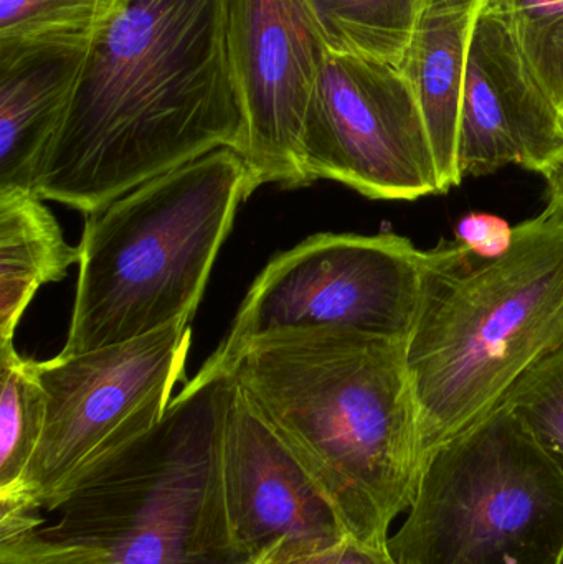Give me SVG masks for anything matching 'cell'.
Returning a JSON list of instances; mask_svg holds the SVG:
<instances>
[{
  "mask_svg": "<svg viewBox=\"0 0 563 564\" xmlns=\"http://www.w3.org/2000/svg\"><path fill=\"white\" fill-rule=\"evenodd\" d=\"M485 0H422L400 72L409 79L429 131L443 192L462 184L459 112L473 25Z\"/></svg>",
  "mask_w": 563,
  "mask_h": 564,
  "instance_id": "cell-14",
  "label": "cell"
},
{
  "mask_svg": "<svg viewBox=\"0 0 563 564\" xmlns=\"http://www.w3.org/2000/svg\"><path fill=\"white\" fill-rule=\"evenodd\" d=\"M191 321L75 357L35 361L46 397L42 440L26 476L33 509L55 512L69 494L164 416L184 378Z\"/></svg>",
  "mask_w": 563,
  "mask_h": 564,
  "instance_id": "cell-8",
  "label": "cell"
},
{
  "mask_svg": "<svg viewBox=\"0 0 563 564\" xmlns=\"http://www.w3.org/2000/svg\"><path fill=\"white\" fill-rule=\"evenodd\" d=\"M515 228L496 215L472 214L456 227V240L469 248L476 257L492 260L509 250Z\"/></svg>",
  "mask_w": 563,
  "mask_h": 564,
  "instance_id": "cell-22",
  "label": "cell"
},
{
  "mask_svg": "<svg viewBox=\"0 0 563 564\" xmlns=\"http://www.w3.org/2000/svg\"><path fill=\"white\" fill-rule=\"evenodd\" d=\"M257 564H397L390 555L389 546H372L357 540L346 539L331 549L303 555L260 556Z\"/></svg>",
  "mask_w": 563,
  "mask_h": 564,
  "instance_id": "cell-21",
  "label": "cell"
},
{
  "mask_svg": "<svg viewBox=\"0 0 563 564\" xmlns=\"http://www.w3.org/2000/svg\"><path fill=\"white\" fill-rule=\"evenodd\" d=\"M129 0H0V42L98 39Z\"/></svg>",
  "mask_w": 563,
  "mask_h": 564,
  "instance_id": "cell-18",
  "label": "cell"
},
{
  "mask_svg": "<svg viewBox=\"0 0 563 564\" xmlns=\"http://www.w3.org/2000/svg\"><path fill=\"white\" fill-rule=\"evenodd\" d=\"M541 174L548 181L549 200L535 220L551 230H563V154Z\"/></svg>",
  "mask_w": 563,
  "mask_h": 564,
  "instance_id": "cell-23",
  "label": "cell"
},
{
  "mask_svg": "<svg viewBox=\"0 0 563 564\" xmlns=\"http://www.w3.org/2000/svg\"><path fill=\"white\" fill-rule=\"evenodd\" d=\"M0 564H6V563H0Z\"/></svg>",
  "mask_w": 563,
  "mask_h": 564,
  "instance_id": "cell-24",
  "label": "cell"
},
{
  "mask_svg": "<svg viewBox=\"0 0 563 564\" xmlns=\"http://www.w3.org/2000/svg\"><path fill=\"white\" fill-rule=\"evenodd\" d=\"M237 383L197 375L162 420L86 477L53 523L0 530L6 564H257L225 506V427Z\"/></svg>",
  "mask_w": 563,
  "mask_h": 564,
  "instance_id": "cell-3",
  "label": "cell"
},
{
  "mask_svg": "<svg viewBox=\"0 0 563 564\" xmlns=\"http://www.w3.org/2000/svg\"><path fill=\"white\" fill-rule=\"evenodd\" d=\"M301 158L311 182L372 200L445 194L415 93L386 63L326 52Z\"/></svg>",
  "mask_w": 563,
  "mask_h": 564,
  "instance_id": "cell-9",
  "label": "cell"
},
{
  "mask_svg": "<svg viewBox=\"0 0 563 564\" xmlns=\"http://www.w3.org/2000/svg\"><path fill=\"white\" fill-rule=\"evenodd\" d=\"M509 30L563 119V0H496Z\"/></svg>",
  "mask_w": 563,
  "mask_h": 564,
  "instance_id": "cell-19",
  "label": "cell"
},
{
  "mask_svg": "<svg viewBox=\"0 0 563 564\" xmlns=\"http://www.w3.org/2000/svg\"><path fill=\"white\" fill-rule=\"evenodd\" d=\"M46 397L33 360L13 341L0 344V516L40 512L26 497V476L42 440Z\"/></svg>",
  "mask_w": 563,
  "mask_h": 564,
  "instance_id": "cell-16",
  "label": "cell"
},
{
  "mask_svg": "<svg viewBox=\"0 0 563 564\" xmlns=\"http://www.w3.org/2000/svg\"><path fill=\"white\" fill-rule=\"evenodd\" d=\"M433 250L396 234H320L277 254L251 284L204 370L231 373L245 348L268 335L346 328L409 338Z\"/></svg>",
  "mask_w": 563,
  "mask_h": 564,
  "instance_id": "cell-7",
  "label": "cell"
},
{
  "mask_svg": "<svg viewBox=\"0 0 563 564\" xmlns=\"http://www.w3.org/2000/svg\"><path fill=\"white\" fill-rule=\"evenodd\" d=\"M98 39L0 42V191L35 192Z\"/></svg>",
  "mask_w": 563,
  "mask_h": 564,
  "instance_id": "cell-13",
  "label": "cell"
},
{
  "mask_svg": "<svg viewBox=\"0 0 563 564\" xmlns=\"http://www.w3.org/2000/svg\"><path fill=\"white\" fill-rule=\"evenodd\" d=\"M231 375L344 533L389 546L423 473L407 338L281 332L248 345Z\"/></svg>",
  "mask_w": 563,
  "mask_h": 564,
  "instance_id": "cell-2",
  "label": "cell"
},
{
  "mask_svg": "<svg viewBox=\"0 0 563 564\" xmlns=\"http://www.w3.org/2000/svg\"><path fill=\"white\" fill-rule=\"evenodd\" d=\"M230 30L251 192L264 184L306 187L301 151L326 46L300 0H231Z\"/></svg>",
  "mask_w": 563,
  "mask_h": 564,
  "instance_id": "cell-10",
  "label": "cell"
},
{
  "mask_svg": "<svg viewBox=\"0 0 563 564\" xmlns=\"http://www.w3.org/2000/svg\"><path fill=\"white\" fill-rule=\"evenodd\" d=\"M327 52L402 68L422 0H300Z\"/></svg>",
  "mask_w": 563,
  "mask_h": 564,
  "instance_id": "cell-17",
  "label": "cell"
},
{
  "mask_svg": "<svg viewBox=\"0 0 563 564\" xmlns=\"http://www.w3.org/2000/svg\"><path fill=\"white\" fill-rule=\"evenodd\" d=\"M221 474L231 532L257 562L267 553L323 552L346 539L326 500L238 384L225 427Z\"/></svg>",
  "mask_w": 563,
  "mask_h": 564,
  "instance_id": "cell-12",
  "label": "cell"
},
{
  "mask_svg": "<svg viewBox=\"0 0 563 564\" xmlns=\"http://www.w3.org/2000/svg\"><path fill=\"white\" fill-rule=\"evenodd\" d=\"M78 247L66 243L52 212L35 192L0 191V344L43 285L65 280L78 264Z\"/></svg>",
  "mask_w": 563,
  "mask_h": 564,
  "instance_id": "cell-15",
  "label": "cell"
},
{
  "mask_svg": "<svg viewBox=\"0 0 563 564\" xmlns=\"http://www.w3.org/2000/svg\"><path fill=\"white\" fill-rule=\"evenodd\" d=\"M562 347L563 230L532 218L492 260L458 240L433 248L407 338L423 467Z\"/></svg>",
  "mask_w": 563,
  "mask_h": 564,
  "instance_id": "cell-4",
  "label": "cell"
},
{
  "mask_svg": "<svg viewBox=\"0 0 563 564\" xmlns=\"http://www.w3.org/2000/svg\"><path fill=\"white\" fill-rule=\"evenodd\" d=\"M563 154V119L519 50L496 0L473 25L459 112L458 167L492 174L506 165L542 172Z\"/></svg>",
  "mask_w": 563,
  "mask_h": 564,
  "instance_id": "cell-11",
  "label": "cell"
},
{
  "mask_svg": "<svg viewBox=\"0 0 563 564\" xmlns=\"http://www.w3.org/2000/svg\"><path fill=\"white\" fill-rule=\"evenodd\" d=\"M502 403L563 473V347L529 368Z\"/></svg>",
  "mask_w": 563,
  "mask_h": 564,
  "instance_id": "cell-20",
  "label": "cell"
},
{
  "mask_svg": "<svg viewBox=\"0 0 563 564\" xmlns=\"http://www.w3.org/2000/svg\"><path fill=\"white\" fill-rule=\"evenodd\" d=\"M397 564H563V473L505 403L426 460Z\"/></svg>",
  "mask_w": 563,
  "mask_h": 564,
  "instance_id": "cell-6",
  "label": "cell"
},
{
  "mask_svg": "<svg viewBox=\"0 0 563 564\" xmlns=\"http://www.w3.org/2000/svg\"><path fill=\"white\" fill-rule=\"evenodd\" d=\"M231 0H129L89 55L36 175L42 200L96 214L218 149L243 155Z\"/></svg>",
  "mask_w": 563,
  "mask_h": 564,
  "instance_id": "cell-1",
  "label": "cell"
},
{
  "mask_svg": "<svg viewBox=\"0 0 563 564\" xmlns=\"http://www.w3.org/2000/svg\"><path fill=\"white\" fill-rule=\"evenodd\" d=\"M251 194L240 152L218 149L86 215L72 324L59 357L192 321L238 208Z\"/></svg>",
  "mask_w": 563,
  "mask_h": 564,
  "instance_id": "cell-5",
  "label": "cell"
}]
</instances>
